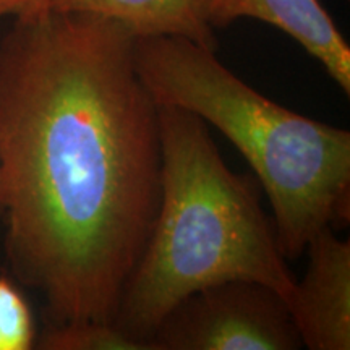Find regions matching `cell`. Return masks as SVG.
<instances>
[{"label":"cell","instance_id":"3","mask_svg":"<svg viewBox=\"0 0 350 350\" xmlns=\"http://www.w3.org/2000/svg\"><path fill=\"white\" fill-rule=\"evenodd\" d=\"M135 68L159 106L180 107L221 131L252 165L273 208L287 260L325 227L350 219V133L308 119L248 86L214 51L183 38L135 39Z\"/></svg>","mask_w":350,"mask_h":350},{"label":"cell","instance_id":"2","mask_svg":"<svg viewBox=\"0 0 350 350\" xmlns=\"http://www.w3.org/2000/svg\"><path fill=\"white\" fill-rule=\"evenodd\" d=\"M157 120L159 208L116 317V325L148 350L170 310L201 288L260 282L288 306L295 287L256 183L227 167L206 122L159 104Z\"/></svg>","mask_w":350,"mask_h":350},{"label":"cell","instance_id":"9","mask_svg":"<svg viewBox=\"0 0 350 350\" xmlns=\"http://www.w3.org/2000/svg\"><path fill=\"white\" fill-rule=\"evenodd\" d=\"M34 345L31 310L7 278H0V350H29Z\"/></svg>","mask_w":350,"mask_h":350},{"label":"cell","instance_id":"8","mask_svg":"<svg viewBox=\"0 0 350 350\" xmlns=\"http://www.w3.org/2000/svg\"><path fill=\"white\" fill-rule=\"evenodd\" d=\"M39 349L46 350H148L116 323H78L46 327Z\"/></svg>","mask_w":350,"mask_h":350},{"label":"cell","instance_id":"7","mask_svg":"<svg viewBox=\"0 0 350 350\" xmlns=\"http://www.w3.org/2000/svg\"><path fill=\"white\" fill-rule=\"evenodd\" d=\"M49 10L90 13L117 21L135 39L183 38L209 51L217 49L201 0H49Z\"/></svg>","mask_w":350,"mask_h":350},{"label":"cell","instance_id":"1","mask_svg":"<svg viewBox=\"0 0 350 350\" xmlns=\"http://www.w3.org/2000/svg\"><path fill=\"white\" fill-rule=\"evenodd\" d=\"M135 38L90 13L16 18L0 41V226L47 327L116 323L161 200L157 103Z\"/></svg>","mask_w":350,"mask_h":350},{"label":"cell","instance_id":"6","mask_svg":"<svg viewBox=\"0 0 350 350\" xmlns=\"http://www.w3.org/2000/svg\"><path fill=\"white\" fill-rule=\"evenodd\" d=\"M213 29L253 18L275 26L314 57L350 94V47L319 0H201Z\"/></svg>","mask_w":350,"mask_h":350},{"label":"cell","instance_id":"4","mask_svg":"<svg viewBox=\"0 0 350 350\" xmlns=\"http://www.w3.org/2000/svg\"><path fill=\"white\" fill-rule=\"evenodd\" d=\"M152 350H295L291 310L278 292L252 281H226L193 292L163 319Z\"/></svg>","mask_w":350,"mask_h":350},{"label":"cell","instance_id":"10","mask_svg":"<svg viewBox=\"0 0 350 350\" xmlns=\"http://www.w3.org/2000/svg\"><path fill=\"white\" fill-rule=\"evenodd\" d=\"M47 10L49 0H0V18L7 15L15 18H28Z\"/></svg>","mask_w":350,"mask_h":350},{"label":"cell","instance_id":"5","mask_svg":"<svg viewBox=\"0 0 350 350\" xmlns=\"http://www.w3.org/2000/svg\"><path fill=\"white\" fill-rule=\"evenodd\" d=\"M308 269L288 301L301 345L310 350L350 349V242L325 227L305 250Z\"/></svg>","mask_w":350,"mask_h":350}]
</instances>
